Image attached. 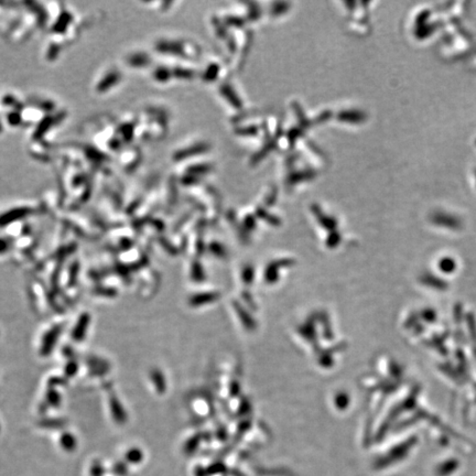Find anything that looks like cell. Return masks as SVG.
I'll list each match as a JSON object with an SVG mask.
<instances>
[{
    "instance_id": "2",
    "label": "cell",
    "mask_w": 476,
    "mask_h": 476,
    "mask_svg": "<svg viewBox=\"0 0 476 476\" xmlns=\"http://www.w3.org/2000/svg\"><path fill=\"white\" fill-rule=\"evenodd\" d=\"M7 249V243L4 239H0V253H4Z\"/></svg>"
},
{
    "instance_id": "1",
    "label": "cell",
    "mask_w": 476,
    "mask_h": 476,
    "mask_svg": "<svg viewBox=\"0 0 476 476\" xmlns=\"http://www.w3.org/2000/svg\"><path fill=\"white\" fill-rule=\"evenodd\" d=\"M89 321V316L87 315H83L82 316V319L79 321L78 323V326L77 328H75L74 330V338L75 339H82L83 337H84V334H85V331H86V326H87V322Z\"/></svg>"
}]
</instances>
